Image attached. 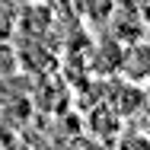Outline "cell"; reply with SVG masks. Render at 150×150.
<instances>
[{
    "instance_id": "8992f818",
    "label": "cell",
    "mask_w": 150,
    "mask_h": 150,
    "mask_svg": "<svg viewBox=\"0 0 150 150\" xmlns=\"http://www.w3.org/2000/svg\"><path fill=\"white\" fill-rule=\"evenodd\" d=\"M137 16H141L144 26H150V0H141V3H137Z\"/></svg>"
},
{
    "instance_id": "6da1fadb",
    "label": "cell",
    "mask_w": 150,
    "mask_h": 150,
    "mask_svg": "<svg viewBox=\"0 0 150 150\" xmlns=\"http://www.w3.org/2000/svg\"><path fill=\"white\" fill-rule=\"evenodd\" d=\"M118 74H121V80L137 83V86H144L150 80V42L147 38H137V42L121 45Z\"/></svg>"
},
{
    "instance_id": "277c9868",
    "label": "cell",
    "mask_w": 150,
    "mask_h": 150,
    "mask_svg": "<svg viewBox=\"0 0 150 150\" xmlns=\"http://www.w3.org/2000/svg\"><path fill=\"white\" fill-rule=\"evenodd\" d=\"M13 32H16V10L0 3V42H10Z\"/></svg>"
},
{
    "instance_id": "7a4b0ae2",
    "label": "cell",
    "mask_w": 150,
    "mask_h": 150,
    "mask_svg": "<svg viewBox=\"0 0 150 150\" xmlns=\"http://www.w3.org/2000/svg\"><path fill=\"white\" fill-rule=\"evenodd\" d=\"M144 102H147V93H144V86L128 83V80H118V86H115V93H112L109 109H112L118 118H128V115H134L137 109H144Z\"/></svg>"
},
{
    "instance_id": "3957f363",
    "label": "cell",
    "mask_w": 150,
    "mask_h": 150,
    "mask_svg": "<svg viewBox=\"0 0 150 150\" xmlns=\"http://www.w3.org/2000/svg\"><path fill=\"white\" fill-rule=\"evenodd\" d=\"M115 6H118V0H74V10L86 26H105L112 19Z\"/></svg>"
},
{
    "instance_id": "ba28073f",
    "label": "cell",
    "mask_w": 150,
    "mask_h": 150,
    "mask_svg": "<svg viewBox=\"0 0 150 150\" xmlns=\"http://www.w3.org/2000/svg\"><path fill=\"white\" fill-rule=\"evenodd\" d=\"M23 3H48V0H23Z\"/></svg>"
},
{
    "instance_id": "5b68a950",
    "label": "cell",
    "mask_w": 150,
    "mask_h": 150,
    "mask_svg": "<svg viewBox=\"0 0 150 150\" xmlns=\"http://www.w3.org/2000/svg\"><path fill=\"white\" fill-rule=\"evenodd\" d=\"M118 150H150V134H137V131H131V134L121 137Z\"/></svg>"
},
{
    "instance_id": "52a82bcc",
    "label": "cell",
    "mask_w": 150,
    "mask_h": 150,
    "mask_svg": "<svg viewBox=\"0 0 150 150\" xmlns=\"http://www.w3.org/2000/svg\"><path fill=\"white\" fill-rule=\"evenodd\" d=\"M144 93H147V99H150V80H147V83H144Z\"/></svg>"
}]
</instances>
